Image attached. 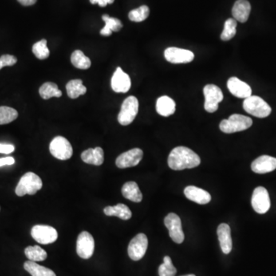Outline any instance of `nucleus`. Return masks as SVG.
Here are the masks:
<instances>
[{
    "mask_svg": "<svg viewBox=\"0 0 276 276\" xmlns=\"http://www.w3.org/2000/svg\"><path fill=\"white\" fill-rule=\"evenodd\" d=\"M200 158L187 147H177L169 155L168 166L174 171L191 169L200 164Z\"/></svg>",
    "mask_w": 276,
    "mask_h": 276,
    "instance_id": "1",
    "label": "nucleus"
},
{
    "mask_svg": "<svg viewBox=\"0 0 276 276\" xmlns=\"http://www.w3.org/2000/svg\"><path fill=\"white\" fill-rule=\"evenodd\" d=\"M253 125V120L245 115L234 114L228 119L222 120L219 124V129L226 134L246 131Z\"/></svg>",
    "mask_w": 276,
    "mask_h": 276,
    "instance_id": "2",
    "label": "nucleus"
},
{
    "mask_svg": "<svg viewBox=\"0 0 276 276\" xmlns=\"http://www.w3.org/2000/svg\"><path fill=\"white\" fill-rule=\"evenodd\" d=\"M41 187L42 181L41 178L34 173L28 172L20 179L16 188V194L19 197H23L26 194L34 195L41 190Z\"/></svg>",
    "mask_w": 276,
    "mask_h": 276,
    "instance_id": "3",
    "label": "nucleus"
},
{
    "mask_svg": "<svg viewBox=\"0 0 276 276\" xmlns=\"http://www.w3.org/2000/svg\"><path fill=\"white\" fill-rule=\"evenodd\" d=\"M243 108L249 115L259 118H266L272 112V108L267 102L256 95H251L244 100Z\"/></svg>",
    "mask_w": 276,
    "mask_h": 276,
    "instance_id": "4",
    "label": "nucleus"
},
{
    "mask_svg": "<svg viewBox=\"0 0 276 276\" xmlns=\"http://www.w3.org/2000/svg\"><path fill=\"white\" fill-rule=\"evenodd\" d=\"M139 109V102L135 96L127 98L122 103L120 113L118 116L120 124L123 126L129 125L134 121Z\"/></svg>",
    "mask_w": 276,
    "mask_h": 276,
    "instance_id": "5",
    "label": "nucleus"
},
{
    "mask_svg": "<svg viewBox=\"0 0 276 276\" xmlns=\"http://www.w3.org/2000/svg\"><path fill=\"white\" fill-rule=\"evenodd\" d=\"M51 155L59 160H66L73 155V149L70 142L64 137L58 136L52 140L49 146Z\"/></svg>",
    "mask_w": 276,
    "mask_h": 276,
    "instance_id": "6",
    "label": "nucleus"
},
{
    "mask_svg": "<svg viewBox=\"0 0 276 276\" xmlns=\"http://www.w3.org/2000/svg\"><path fill=\"white\" fill-rule=\"evenodd\" d=\"M204 108L209 113H214L219 108V104L223 99V94L215 84H207L203 88Z\"/></svg>",
    "mask_w": 276,
    "mask_h": 276,
    "instance_id": "7",
    "label": "nucleus"
},
{
    "mask_svg": "<svg viewBox=\"0 0 276 276\" xmlns=\"http://www.w3.org/2000/svg\"><path fill=\"white\" fill-rule=\"evenodd\" d=\"M31 235L36 242L42 245L53 243L58 238L57 230L47 225H36L31 230Z\"/></svg>",
    "mask_w": 276,
    "mask_h": 276,
    "instance_id": "8",
    "label": "nucleus"
},
{
    "mask_svg": "<svg viewBox=\"0 0 276 276\" xmlns=\"http://www.w3.org/2000/svg\"><path fill=\"white\" fill-rule=\"evenodd\" d=\"M148 246V239L144 233H139L130 242L127 248L128 256L134 261H139L144 256Z\"/></svg>",
    "mask_w": 276,
    "mask_h": 276,
    "instance_id": "9",
    "label": "nucleus"
},
{
    "mask_svg": "<svg viewBox=\"0 0 276 276\" xmlns=\"http://www.w3.org/2000/svg\"><path fill=\"white\" fill-rule=\"evenodd\" d=\"M164 225L169 230L171 239L176 243L181 244L184 241V233L182 229L181 219L177 214H169L164 219Z\"/></svg>",
    "mask_w": 276,
    "mask_h": 276,
    "instance_id": "10",
    "label": "nucleus"
},
{
    "mask_svg": "<svg viewBox=\"0 0 276 276\" xmlns=\"http://www.w3.org/2000/svg\"><path fill=\"white\" fill-rule=\"evenodd\" d=\"M95 250V239L91 233L87 231L81 232L77 239L76 251L79 257L88 259L93 256Z\"/></svg>",
    "mask_w": 276,
    "mask_h": 276,
    "instance_id": "11",
    "label": "nucleus"
},
{
    "mask_svg": "<svg viewBox=\"0 0 276 276\" xmlns=\"http://www.w3.org/2000/svg\"><path fill=\"white\" fill-rule=\"evenodd\" d=\"M252 206L257 214H264L270 209L271 202L267 190L262 187L255 189L252 197Z\"/></svg>",
    "mask_w": 276,
    "mask_h": 276,
    "instance_id": "12",
    "label": "nucleus"
},
{
    "mask_svg": "<svg viewBox=\"0 0 276 276\" xmlns=\"http://www.w3.org/2000/svg\"><path fill=\"white\" fill-rule=\"evenodd\" d=\"M144 153L140 148H134L127 152L123 153L116 159L117 167L120 169L135 167L140 163L143 158Z\"/></svg>",
    "mask_w": 276,
    "mask_h": 276,
    "instance_id": "13",
    "label": "nucleus"
},
{
    "mask_svg": "<svg viewBox=\"0 0 276 276\" xmlns=\"http://www.w3.org/2000/svg\"><path fill=\"white\" fill-rule=\"evenodd\" d=\"M164 57L167 61L173 64H183L191 62L194 60V54L187 49L170 47L164 51Z\"/></svg>",
    "mask_w": 276,
    "mask_h": 276,
    "instance_id": "14",
    "label": "nucleus"
},
{
    "mask_svg": "<svg viewBox=\"0 0 276 276\" xmlns=\"http://www.w3.org/2000/svg\"><path fill=\"white\" fill-rule=\"evenodd\" d=\"M111 84V88L116 93H126L131 88V79L121 68H118L112 76Z\"/></svg>",
    "mask_w": 276,
    "mask_h": 276,
    "instance_id": "15",
    "label": "nucleus"
},
{
    "mask_svg": "<svg viewBox=\"0 0 276 276\" xmlns=\"http://www.w3.org/2000/svg\"><path fill=\"white\" fill-rule=\"evenodd\" d=\"M227 88L232 95L238 99H246L252 95V88L249 84L237 77H232L228 80Z\"/></svg>",
    "mask_w": 276,
    "mask_h": 276,
    "instance_id": "16",
    "label": "nucleus"
},
{
    "mask_svg": "<svg viewBox=\"0 0 276 276\" xmlns=\"http://www.w3.org/2000/svg\"><path fill=\"white\" fill-rule=\"evenodd\" d=\"M252 171L256 174H263L272 172L276 169V158L262 155L252 163Z\"/></svg>",
    "mask_w": 276,
    "mask_h": 276,
    "instance_id": "17",
    "label": "nucleus"
},
{
    "mask_svg": "<svg viewBox=\"0 0 276 276\" xmlns=\"http://www.w3.org/2000/svg\"><path fill=\"white\" fill-rule=\"evenodd\" d=\"M184 194L187 199L198 204H207L211 200V196L207 191L195 186L186 187Z\"/></svg>",
    "mask_w": 276,
    "mask_h": 276,
    "instance_id": "18",
    "label": "nucleus"
},
{
    "mask_svg": "<svg viewBox=\"0 0 276 276\" xmlns=\"http://www.w3.org/2000/svg\"><path fill=\"white\" fill-rule=\"evenodd\" d=\"M217 235L219 238V244L222 253L229 254L233 249V241H232L231 230L229 225L222 223L218 226Z\"/></svg>",
    "mask_w": 276,
    "mask_h": 276,
    "instance_id": "19",
    "label": "nucleus"
},
{
    "mask_svg": "<svg viewBox=\"0 0 276 276\" xmlns=\"http://www.w3.org/2000/svg\"><path fill=\"white\" fill-rule=\"evenodd\" d=\"M251 12V5L247 0H237L232 10L234 20L238 22H246Z\"/></svg>",
    "mask_w": 276,
    "mask_h": 276,
    "instance_id": "20",
    "label": "nucleus"
},
{
    "mask_svg": "<svg viewBox=\"0 0 276 276\" xmlns=\"http://www.w3.org/2000/svg\"><path fill=\"white\" fill-rule=\"evenodd\" d=\"M81 158L84 163H88V164L100 166L104 163V151L100 147H95L94 149L89 148L86 151H83Z\"/></svg>",
    "mask_w": 276,
    "mask_h": 276,
    "instance_id": "21",
    "label": "nucleus"
},
{
    "mask_svg": "<svg viewBox=\"0 0 276 276\" xmlns=\"http://www.w3.org/2000/svg\"><path fill=\"white\" fill-rule=\"evenodd\" d=\"M156 109L161 116H171L176 111V103L168 96H162L157 100Z\"/></svg>",
    "mask_w": 276,
    "mask_h": 276,
    "instance_id": "22",
    "label": "nucleus"
},
{
    "mask_svg": "<svg viewBox=\"0 0 276 276\" xmlns=\"http://www.w3.org/2000/svg\"><path fill=\"white\" fill-rule=\"evenodd\" d=\"M122 195L124 197L135 203H140L143 199L141 191L137 183L134 181L124 183L121 189Z\"/></svg>",
    "mask_w": 276,
    "mask_h": 276,
    "instance_id": "23",
    "label": "nucleus"
},
{
    "mask_svg": "<svg viewBox=\"0 0 276 276\" xmlns=\"http://www.w3.org/2000/svg\"><path fill=\"white\" fill-rule=\"evenodd\" d=\"M104 213L108 217H118L123 220H128L132 217V213L129 207L122 203L114 206H106L104 209Z\"/></svg>",
    "mask_w": 276,
    "mask_h": 276,
    "instance_id": "24",
    "label": "nucleus"
},
{
    "mask_svg": "<svg viewBox=\"0 0 276 276\" xmlns=\"http://www.w3.org/2000/svg\"><path fill=\"white\" fill-rule=\"evenodd\" d=\"M102 20L105 22V26L100 30L101 36H110L112 32H119L123 27V24L118 19L109 17L108 15H103Z\"/></svg>",
    "mask_w": 276,
    "mask_h": 276,
    "instance_id": "25",
    "label": "nucleus"
},
{
    "mask_svg": "<svg viewBox=\"0 0 276 276\" xmlns=\"http://www.w3.org/2000/svg\"><path fill=\"white\" fill-rule=\"evenodd\" d=\"M24 269L32 276H56V273L52 269L44 267L29 260L24 263Z\"/></svg>",
    "mask_w": 276,
    "mask_h": 276,
    "instance_id": "26",
    "label": "nucleus"
},
{
    "mask_svg": "<svg viewBox=\"0 0 276 276\" xmlns=\"http://www.w3.org/2000/svg\"><path fill=\"white\" fill-rule=\"evenodd\" d=\"M66 91L68 97L72 99H76L81 95L86 94L87 88L83 84L81 79H75L68 81L66 84Z\"/></svg>",
    "mask_w": 276,
    "mask_h": 276,
    "instance_id": "27",
    "label": "nucleus"
},
{
    "mask_svg": "<svg viewBox=\"0 0 276 276\" xmlns=\"http://www.w3.org/2000/svg\"><path fill=\"white\" fill-rule=\"evenodd\" d=\"M39 95L45 100H49L53 97L60 98L62 95L61 90L59 89L57 84L52 82H46L39 88Z\"/></svg>",
    "mask_w": 276,
    "mask_h": 276,
    "instance_id": "28",
    "label": "nucleus"
},
{
    "mask_svg": "<svg viewBox=\"0 0 276 276\" xmlns=\"http://www.w3.org/2000/svg\"><path fill=\"white\" fill-rule=\"evenodd\" d=\"M72 65L79 69H88L92 65V61L81 50H76L71 56Z\"/></svg>",
    "mask_w": 276,
    "mask_h": 276,
    "instance_id": "29",
    "label": "nucleus"
},
{
    "mask_svg": "<svg viewBox=\"0 0 276 276\" xmlns=\"http://www.w3.org/2000/svg\"><path fill=\"white\" fill-rule=\"evenodd\" d=\"M25 256L32 262H41L46 259L48 255L45 250L39 246H28L25 249Z\"/></svg>",
    "mask_w": 276,
    "mask_h": 276,
    "instance_id": "30",
    "label": "nucleus"
},
{
    "mask_svg": "<svg viewBox=\"0 0 276 276\" xmlns=\"http://www.w3.org/2000/svg\"><path fill=\"white\" fill-rule=\"evenodd\" d=\"M18 112L14 108L6 106L0 107V125L11 123L18 118Z\"/></svg>",
    "mask_w": 276,
    "mask_h": 276,
    "instance_id": "31",
    "label": "nucleus"
},
{
    "mask_svg": "<svg viewBox=\"0 0 276 276\" xmlns=\"http://www.w3.org/2000/svg\"><path fill=\"white\" fill-rule=\"evenodd\" d=\"M237 20L234 19H229L224 24V29L220 36L222 41H229L237 34Z\"/></svg>",
    "mask_w": 276,
    "mask_h": 276,
    "instance_id": "32",
    "label": "nucleus"
},
{
    "mask_svg": "<svg viewBox=\"0 0 276 276\" xmlns=\"http://www.w3.org/2000/svg\"><path fill=\"white\" fill-rule=\"evenodd\" d=\"M33 52L37 59L40 60L46 59L50 56V51L47 46V41L41 39L37 41L33 46Z\"/></svg>",
    "mask_w": 276,
    "mask_h": 276,
    "instance_id": "33",
    "label": "nucleus"
},
{
    "mask_svg": "<svg viewBox=\"0 0 276 276\" xmlns=\"http://www.w3.org/2000/svg\"><path fill=\"white\" fill-rule=\"evenodd\" d=\"M150 9L148 6H141L138 9H133L128 14L130 20L135 22H140L149 17Z\"/></svg>",
    "mask_w": 276,
    "mask_h": 276,
    "instance_id": "34",
    "label": "nucleus"
},
{
    "mask_svg": "<svg viewBox=\"0 0 276 276\" xmlns=\"http://www.w3.org/2000/svg\"><path fill=\"white\" fill-rule=\"evenodd\" d=\"M158 273L160 276H175L177 269L173 265L171 258L169 256L163 258V263L158 269Z\"/></svg>",
    "mask_w": 276,
    "mask_h": 276,
    "instance_id": "35",
    "label": "nucleus"
},
{
    "mask_svg": "<svg viewBox=\"0 0 276 276\" xmlns=\"http://www.w3.org/2000/svg\"><path fill=\"white\" fill-rule=\"evenodd\" d=\"M17 59L12 55H2L0 57V70L3 67L13 66L15 64H17Z\"/></svg>",
    "mask_w": 276,
    "mask_h": 276,
    "instance_id": "36",
    "label": "nucleus"
},
{
    "mask_svg": "<svg viewBox=\"0 0 276 276\" xmlns=\"http://www.w3.org/2000/svg\"><path fill=\"white\" fill-rule=\"evenodd\" d=\"M14 151V146L12 145V144H0V153H1V154L9 155V154H11V153H13Z\"/></svg>",
    "mask_w": 276,
    "mask_h": 276,
    "instance_id": "37",
    "label": "nucleus"
},
{
    "mask_svg": "<svg viewBox=\"0 0 276 276\" xmlns=\"http://www.w3.org/2000/svg\"><path fill=\"white\" fill-rule=\"evenodd\" d=\"M15 163L14 158L12 157L0 158V167L6 165H13Z\"/></svg>",
    "mask_w": 276,
    "mask_h": 276,
    "instance_id": "38",
    "label": "nucleus"
},
{
    "mask_svg": "<svg viewBox=\"0 0 276 276\" xmlns=\"http://www.w3.org/2000/svg\"><path fill=\"white\" fill-rule=\"evenodd\" d=\"M115 0H90L92 4H99L100 7H105L108 4H112Z\"/></svg>",
    "mask_w": 276,
    "mask_h": 276,
    "instance_id": "39",
    "label": "nucleus"
},
{
    "mask_svg": "<svg viewBox=\"0 0 276 276\" xmlns=\"http://www.w3.org/2000/svg\"><path fill=\"white\" fill-rule=\"evenodd\" d=\"M21 5L24 6H33L37 2V0H18Z\"/></svg>",
    "mask_w": 276,
    "mask_h": 276,
    "instance_id": "40",
    "label": "nucleus"
},
{
    "mask_svg": "<svg viewBox=\"0 0 276 276\" xmlns=\"http://www.w3.org/2000/svg\"><path fill=\"white\" fill-rule=\"evenodd\" d=\"M196 276L194 274H190V275H185V276Z\"/></svg>",
    "mask_w": 276,
    "mask_h": 276,
    "instance_id": "41",
    "label": "nucleus"
}]
</instances>
